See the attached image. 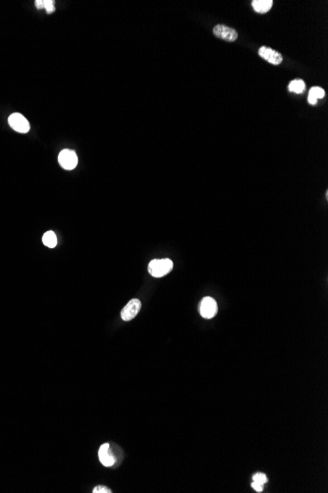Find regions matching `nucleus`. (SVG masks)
<instances>
[{
    "instance_id": "1",
    "label": "nucleus",
    "mask_w": 328,
    "mask_h": 493,
    "mask_svg": "<svg viewBox=\"0 0 328 493\" xmlns=\"http://www.w3.org/2000/svg\"><path fill=\"white\" fill-rule=\"evenodd\" d=\"M173 262L168 258L152 260L149 264V273L154 278H162L171 272Z\"/></svg>"
},
{
    "instance_id": "2",
    "label": "nucleus",
    "mask_w": 328,
    "mask_h": 493,
    "mask_svg": "<svg viewBox=\"0 0 328 493\" xmlns=\"http://www.w3.org/2000/svg\"><path fill=\"white\" fill-rule=\"evenodd\" d=\"M218 311L217 303L214 298L210 296L203 297L200 304V313L203 318L211 319L213 318Z\"/></svg>"
},
{
    "instance_id": "3",
    "label": "nucleus",
    "mask_w": 328,
    "mask_h": 493,
    "mask_svg": "<svg viewBox=\"0 0 328 493\" xmlns=\"http://www.w3.org/2000/svg\"><path fill=\"white\" fill-rule=\"evenodd\" d=\"M58 161H59V165L64 170L71 171V170H74L78 165V156H77V154L74 151L65 149V150L60 152V154L58 156Z\"/></svg>"
},
{
    "instance_id": "4",
    "label": "nucleus",
    "mask_w": 328,
    "mask_h": 493,
    "mask_svg": "<svg viewBox=\"0 0 328 493\" xmlns=\"http://www.w3.org/2000/svg\"><path fill=\"white\" fill-rule=\"evenodd\" d=\"M8 123L12 129L19 133H28L30 131V123L28 119L21 113H12L8 118Z\"/></svg>"
},
{
    "instance_id": "5",
    "label": "nucleus",
    "mask_w": 328,
    "mask_h": 493,
    "mask_svg": "<svg viewBox=\"0 0 328 493\" xmlns=\"http://www.w3.org/2000/svg\"><path fill=\"white\" fill-rule=\"evenodd\" d=\"M212 33L216 38L226 41L228 43H234L238 39V32L235 29L225 25H216L213 28Z\"/></svg>"
},
{
    "instance_id": "6",
    "label": "nucleus",
    "mask_w": 328,
    "mask_h": 493,
    "mask_svg": "<svg viewBox=\"0 0 328 493\" xmlns=\"http://www.w3.org/2000/svg\"><path fill=\"white\" fill-rule=\"evenodd\" d=\"M141 307H142V302L139 299L137 298L131 299L121 311L122 320L124 321L133 320L141 310Z\"/></svg>"
},
{
    "instance_id": "7",
    "label": "nucleus",
    "mask_w": 328,
    "mask_h": 493,
    "mask_svg": "<svg viewBox=\"0 0 328 493\" xmlns=\"http://www.w3.org/2000/svg\"><path fill=\"white\" fill-rule=\"evenodd\" d=\"M258 55L263 58L265 61L273 64V65H279L283 61V56L281 53L268 48V47H261L258 50Z\"/></svg>"
},
{
    "instance_id": "8",
    "label": "nucleus",
    "mask_w": 328,
    "mask_h": 493,
    "mask_svg": "<svg viewBox=\"0 0 328 493\" xmlns=\"http://www.w3.org/2000/svg\"><path fill=\"white\" fill-rule=\"evenodd\" d=\"M99 458L104 467H112L115 464V458L110 453V446L108 443H104L100 447Z\"/></svg>"
},
{
    "instance_id": "9",
    "label": "nucleus",
    "mask_w": 328,
    "mask_h": 493,
    "mask_svg": "<svg viewBox=\"0 0 328 493\" xmlns=\"http://www.w3.org/2000/svg\"><path fill=\"white\" fill-rule=\"evenodd\" d=\"M273 5L272 0H253L252 1V8L254 9L255 12L264 14L267 13Z\"/></svg>"
},
{
    "instance_id": "10",
    "label": "nucleus",
    "mask_w": 328,
    "mask_h": 493,
    "mask_svg": "<svg viewBox=\"0 0 328 493\" xmlns=\"http://www.w3.org/2000/svg\"><path fill=\"white\" fill-rule=\"evenodd\" d=\"M43 243L50 248H54L57 245V236L52 231H49L43 236Z\"/></svg>"
},
{
    "instance_id": "11",
    "label": "nucleus",
    "mask_w": 328,
    "mask_h": 493,
    "mask_svg": "<svg viewBox=\"0 0 328 493\" xmlns=\"http://www.w3.org/2000/svg\"><path fill=\"white\" fill-rule=\"evenodd\" d=\"M288 89L290 92H293L296 94H302L305 89V84H304L303 80L296 79L289 84Z\"/></svg>"
},
{
    "instance_id": "12",
    "label": "nucleus",
    "mask_w": 328,
    "mask_h": 493,
    "mask_svg": "<svg viewBox=\"0 0 328 493\" xmlns=\"http://www.w3.org/2000/svg\"><path fill=\"white\" fill-rule=\"evenodd\" d=\"M267 480H268V478H267L266 474H264L262 472H256L252 476V481H255L261 485H264L267 482Z\"/></svg>"
},
{
    "instance_id": "13",
    "label": "nucleus",
    "mask_w": 328,
    "mask_h": 493,
    "mask_svg": "<svg viewBox=\"0 0 328 493\" xmlns=\"http://www.w3.org/2000/svg\"><path fill=\"white\" fill-rule=\"evenodd\" d=\"M308 94H311L316 99H322L324 97V95H325L324 90L322 88H320V87H312L309 90V93Z\"/></svg>"
},
{
    "instance_id": "14",
    "label": "nucleus",
    "mask_w": 328,
    "mask_h": 493,
    "mask_svg": "<svg viewBox=\"0 0 328 493\" xmlns=\"http://www.w3.org/2000/svg\"><path fill=\"white\" fill-rule=\"evenodd\" d=\"M44 8L49 14L54 11V2L52 0H44Z\"/></svg>"
},
{
    "instance_id": "15",
    "label": "nucleus",
    "mask_w": 328,
    "mask_h": 493,
    "mask_svg": "<svg viewBox=\"0 0 328 493\" xmlns=\"http://www.w3.org/2000/svg\"><path fill=\"white\" fill-rule=\"evenodd\" d=\"M93 492L111 493L112 492V491H111V489H110V488H108V487H106V486H104V485H98V486H96V487L94 488V490H93Z\"/></svg>"
},
{
    "instance_id": "16",
    "label": "nucleus",
    "mask_w": 328,
    "mask_h": 493,
    "mask_svg": "<svg viewBox=\"0 0 328 493\" xmlns=\"http://www.w3.org/2000/svg\"><path fill=\"white\" fill-rule=\"evenodd\" d=\"M252 487L256 492H261L263 490V485L255 482V481H252Z\"/></svg>"
},
{
    "instance_id": "17",
    "label": "nucleus",
    "mask_w": 328,
    "mask_h": 493,
    "mask_svg": "<svg viewBox=\"0 0 328 493\" xmlns=\"http://www.w3.org/2000/svg\"><path fill=\"white\" fill-rule=\"evenodd\" d=\"M307 101H308L309 104H312V105H314V104H316V103H317V99L314 96H312L311 94H308Z\"/></svg>"
},
{
    "instance_id": "18",
    "label": "nucleus",
    "mask_w": 328,
    "mask_h": 493,
    "mask_svg": "<svg viewBox=\"0 0 328 493\" xmlns=\"http://www.w3.org/2000/svg\"><path fill=\"white\" fill-rule=\"evenodd\" d=\"M36 7L38 9H44V0H37L36 1Z\"/></svg>"
}]
</instances>
